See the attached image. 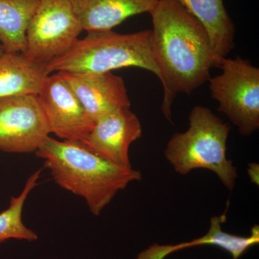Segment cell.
Wrapping results in <instances>:
<instances>
[{
	"label": "cell",
	"mask_w": 259,
	"mask_h": 259,
	"mask_svg": "<svg viewBox=\"0 0 259 259\" xmlns=\"http://www.w3.org/2000/svg\"><path fill=\"white\" fill-rule=\"evenodd\" d=\"M149 14L151 49L163 88L161 110L171 122L177 94L190 95L208 81L217 61L205 29L177 0H157Z\"/></svg>",
	"instance_id": "1"
},
{
	"label": "cell",
	"mask_w": 259,
	"mask_h": 259,
	"mask_svg": "<svg viewBox=\"0 0 259 259\" xmlns=\"http://www.w3.org/2000/svg\"><path fill=\"white\" fill-rule=\"evenodd\" d=\"M61 188L82 197L94 215H100L116 194L142 180L139 170L120 166L79 141L47 138L35 152Z\"/></svg>",
	"instance_id": "2"
},
{
	"label": "cell",
	"mask_w": 259,
	"mask_h": 259,
	"mask_svg": "<svg viewBox=\"0 0 259 259\" xmlns=\"http://www.w3.org/2000/svg\"><path fill=\"white\" fill-rule=\"evenodd\" d=\"M150 38V30L125 34L112 30L88 32L66 54L48 64L47 71L49 74L97 75L137 67L153 73L160 79Z\"/></svg>",
	"instance_id": "3"
},
{
	"label": "cell",
	"mask_w": 259,
	"mask_h": 259,
	"mask_svg": "<svg viewBox=\"0 0 259 259\" xmlns=\"http://www.w3.org/2000/svg\"><path fill=\"white\" fill-rule=\"evenodd\" d=\"M189 120L188 130L174 134L167 144L166 159L180 175L196 168L212 171L228 190H233L238 175L233 161L227 158L231 127L205 107H194Z\"/></svg>",
	"instance_id": "4"
},
{
	"label": "cell",
	"mask_w": 259,
	"mask_h": 259,
	"mask_svg": "<svg viewBox=\"0 0 259 259\" xmlns=\"http://www.w3.org/2000/svg\"><path fill=\"white\" fill-rule=\"evenodd\" d=\"M221 74L209 78L211 97L218 111L229 119L240 134L248 136L259 127V69L242 58H223Z\"/></svg>",
	"instance_id": "5"
},
{
	"label": "cell",
	"mask_w": 259,
	"mask_h": 259,
	"mask_svg": "<svg viewBox=\"0 0 259 259\" xmlns=\"http://www.w3.org/2000/svg\"><path fill=\"white\" fill-rule=\"evenodd\" d=\"M83 30L72 0H40L27 30L25 54L47 66L74 47Z\"/></svg>",
	"instance_id": "6"
},
{
	"label": "cell",
	"mask_w": 259,
	"mask_h": 259,
	"mask_svg": "<svg viewBox=\"0 0 259 259\" xmlns=\"http://www.w3.org/2000/svg\"><path fill=\"white\" fill-rule=\"evenodd\" d=\"M50 134L37 95L0 99V151L35 152Z\"/></svg>",
	"instance_id": "7"
},
{
	"label": "cell",
	"mask_w": 259,
	"mask_h": 259,
	"mask_svg": "<svg viewBox=\"0 0 259 259\" xmlns=\"http://www.w3.org/2000/svg\"><path fill=\"white\" fill-rule=\"evenodd\" d=\"M37 98L51 134L66 141L86 139L95 123L60 73L46 78Z\"/></svg>",
	"instance_id": "8"
},
{
	"label": "cell",
	"mask_w": 259,
	"mask_h": 259,
	"mask_svg": "<svg viewBox=\"0 0 259 259\" xmlns=\"http://www.w3.org/2000/svg\"><path fill=\"white\" fill-rule=\"evenodd\" d=\"M141 136L142 125L139 117L130 108H125L97 120L81 142L109 161L132 167L130 147Z\"/></svg>",
	"instance_id": "9"
},
{
	"label": "cell",
	"mask_w": 259,
	"mask_h": 259,
	"mask_svg": "<svg viewBox=\"0 0 259 259\" xmlns=\"http://www.w3.org/2000/svg\"><path fill=\"white\" fill-rule=\"evenodd\" d=\"M59 73L69 83L94 123L112 112L131 107L125 81L120 76L112 72L97 75Z\"/></svg>",
	"instance_id": "10"
},
{
	"label": "cell",
	"mask_w": 259,
	"mask_h": 259,
	"mask_svg": "<svg viewBox=\"0 0 259 259\" xmlns=\"http://www.w3.org/2000/svg\"><path fill=\"white\" fill-rule=\"evenodd\" d=\"M87 32L112 30L127 18L152 10L157 0H72Z\"/></svg>",
	"instance_id": "11"
},
{
	"label": "cell",
	"mask_w": 259,
	"mask_h": 259,
	"mask_svg": "<svg viewBox=\"0 0 259 259\" xmlns=\"http://www.w3.org/2000/svg\"><path fill=\"white\" fill-rule=\"evenodd\" d=\"M226 220V212L213 217L210 219L209 231L204 236L176 245L153 244L141 252L136 259H165L179 250L205 245H214L226 250L231 255L232 259L240 258L247 250L259 243V227L253 226L249 236H236L222 229V225Z\"/></svg>",
	"instance_id": "12"
},
{
	"label": "cell",
	"mask_w": 259,
	"mask_h": 259,
	"mask_svg": "<svg viewBox=\"0 0 259 259\" xmlns=\"http://www.w3.org/2000/svg\"><path fill=\"white\" fill-rule=\"evenodd\" d=\"M202 24L208 35L218 67L235 48L236 26L223 0H177Z\"/></svg>",
	"instance_id": "13"
},
{
	"label": "cell",
	"mask_w": 259,
	"mask_h": 259,
	"mask_svg": "<svg viewBox=\"0 0 259 259\" xmlns=\"http://www.w3.org/2000/svg\"><path fill=\"white\" fill-rule=\"evenodd\" d=\"M49 75L46 65L24 53L5 51L0 55V99L37 95Z\"/></svg>",
	"instance_id": "14"
},
{
	"label": "cell",
	"mask_w": 259,
	"mask_h": 259,
	"mask_svg": "<svg viewBox=\"0 0 259 259\" xmlns=\"http://www.w3.org/2000/svg\"><path fill=\"white\" fill-rule=\"evenodd\" d=\"M40 0H0V44L25 54L28 25Z\"/></svg>",
	"instance_id": "15"
},
{
	"label": "cell",
	"mask_w": 259,
	"mask_h": 259,
	"mask_svg": "<svg viewBox=\"0 0 259 259\" xmlns=\"http://www.w3.org/2000/svg\"><path fill=\"white\" fill-rule=\"evenodd\" d=\"M42 170L39 169L29 177L21 193L12 197L8 209L0 212V245L9 239L36 241L37 235L25 226L22 219L24 204L29 194L37 185Z\"/></svg>",
	"instance_id": "16"
},
{
	"label": "cell",
	"mask_w": 259,
	"mask_h": 259,
	"mask_svg": "<svg viewBox=\"0 0 259 259\" xmlns=\"http://www.w3.org/2000/svg\"><path fill=\"white\" fill-rule=\"evenodd\" d=\"M254 166H253V165H250L251 167L250 166L249 169H248V173H249L250 177H251L252 175H254V177H253V180H255L254 182L255 183H257L256 182V177L257 179H258V177H256V175H255V172L256 171V169H258V165L255 164L254 163Z\"/></svg>",
	"instance_id": "17"
},
{
	"label": "cell",
	"mask_w": 259,
	"mask_h": 259,
	"mask_svg": "<svg viewBox=\"0 0 259 259\" xmlns=\"http://www.w3.org/2000/svg\"><path fill=\"white\" fill-rule=\"evenodd\" d=\"M5 52L4 49H3V46L0 44V55L3 54Z\"/></svg>",
	"instance_id": "18"
}]
</instances>
